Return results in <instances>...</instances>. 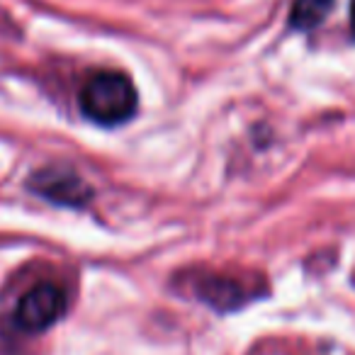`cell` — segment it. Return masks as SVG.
Masks as SVG:
<instances>
[{"instance_id":"2","label":"cell","mask_w":355,"mask_h":355,"mask_svg":"<svg viewBox=\"0 0 355 355\" xmlns=\"http://www.w3.org/2000/svg\"><path fill=\"white\" fill-rule=\"evenodd\" d=\"M66 292L54 282H42L32 287L15 306V324L27 334H40L54 326L66 311Z\"/></svg>"},{"instance_id":"4","label":"cell","mask_w":355,"mask_h":355,"mask_svg":"<svg viewBox=\"0 0 355 355\" xmlns=\"http://www.w3.org/2000/svg\"><path fill=\"white\" fill-rule=\"evenodd\" d=\"M198 297L217 309H236L246 300V290L229 277H205L198 285Z\"/></svg>"},{"instance_id":"3","label":"cell","mask_w":355,"mask_h":355,"mask_svg":"<svg viewBox=\"0 0 355 355\" xmlns=\"http://www.w3.org/2000/svg\"><path fill=\"white\" fill-rule=\"evenodd\" d=\"M27 185L40 198L56 205H69V207H83L93 198L90 185L78 173L66 171V168H44V171L32 173Z\"/></svg>"},{"instance_id":"5","label":"cell","mask_w":355,"mask_h":355,"mask_svg":"<svg viewBox=\"0 0 355 355\" xmlns=\"http://www.w3.org/2000/svg\"><path fill=\"white\" fill-rule=\"evenodd\" d=\"M331 8H334V0H295L290 10V25L295 30L309 32L329 17Z\"/></svg>"},{"instance_id":"6","label":"cell","mask_w":355,"mask_h":355,"mask_svg":"<svg viewBox=\"0 0 355 355\" xmlns=\"http://www.w3.org/2000/svg\"><path fill=\"white\" fill-rule=\"evenodd\" d=\"M350 32L355 37V0H350Z\"/></svg>"},{"instance_id":"1","label":"cell","mask_w":355,"mask_h":355,"mask_svg":"<svg viewBox=\"0 0 355 355\" xmlns=\"http://www.w3.org/2000/svg\"><path fill=\"white\" fill-rule=\"evenodd\" d=\"M80 110L103 127L122 124L137 112V88L127 73L98 71L80 88Z\"/></svg>"}]
</instances>
